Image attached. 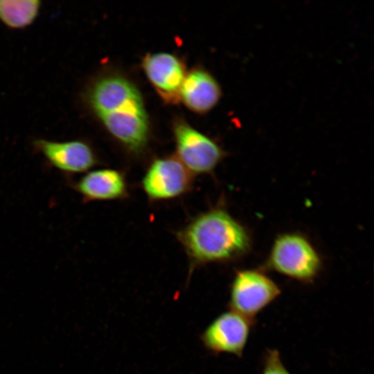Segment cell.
Wrapping results in <instances>:
<instances>
[{"label":"cell","instance_id":"6da1fadb","mask_svg":"<svg viewBox=\"0 0 374 374\" xmlns=\"http://www.w3.org/2000/svg\"><path fill=\"white\" fill-rule=\"evenodd\" d=\"M87 101L109 133L130 153L139 155L148 145L149 125L141 96L128 80L108 75L97 80Z\"/></svg>","mask_w":374,"mask_h":374},{"label":"cell","instance_id":"7a4b0ae2","mask_svg":"<svg viewBox=\"0 0 374 374\" xmlns=\"http://www.w3.org/2000/svg\"><path fill=\"white\" fill-rule=\"evenodd\" d=\"M188 260V278L196 268L226 262L247 254L251 238L246 228L222 207L191 218L176 232Z\"/></svg>","mask_w":374,"mask_h":374},{"label":"cell","instance_id":"3957f363","mask_svg":"<svg viewBox=\"0 0 374 374\" xmlns=\"http://www.w3.org/2000/svg\"><path fill=\"white\" fill-rule=\"evenodd\" d=\"M320 256L312 243L303 235H279L271 247L267 267L289 278L312 282L321 269Z\"/></svg>","mask_w":374,"mask_h":374},{"label":"cell","instance_id":"277c9868","mask_svg":"<svg viewBox=\"0 0 374 374\" xmlns=\"http://www.w3.org/2000/svg\"><path fill=\"white\" fill-rule=\"evenodd\" d=\"M280 294L278 285L258 269H240L230 286L229 308L253 320Z\"/></svg>","mask_w":374,"mask_h":374},{"label":"cell","instance_id":"5b68a950","mask_svg":"<svg viewBox=\"0 0 374 374\" xmlns=\"http://www.w3.org/2000/svg\"><path fill=\"white\" fill-rule=\"evenodd\" d=\"M193 177L175 156L159 157L149 164L141 186L150 202L168 201L188 193Z\"/></svg>","mask_w":374,"mask_h":374},{"label":"cell","instance_id":"8992f818","mask_svg":"<svg viewBox=\"0 0 374 374\" xmlns=\"http://www.w3.org/2000/svg\"><path fill=\"white\" fill-rule=\"evenodd\" d=\"M175 156L193 175L212 173L226 154L213 140L184 121L175 123Z\"/></svg>","mask_w":374,"mask_h":374},{"label":"cell","instance_id":"52a82bcc","mask_svg":"<svg viewBox=\"0 0 374 374\" xmlns=\"http://www.w3.org/2000/svg\"><path fill=\"white\" fill-rule=\"evenodd\" d=\"M253 320L229 310L217 317L200 335L203 346L214 354L243 355Z\"/></svg>","mask_w":374,"mask_h":374},{"label":"cell","instance_id":"ba28073f","mask_svg":"<svg viewBox=\"0 0 374 374\" xmlns=\"http://www.w3.org/2000/svg\"><path fill=\"white\" fill-rule=\"evenodd\" d=\"M33 146L50 166L67 175L86 173L98 163L94 150L83 141L37 139Z\"/></svg>","mask_w":374,"mask_h":374},{"label":"cell","instance_id":"9c48e42d","mask_svg":"<svg viewBox=\"0 0 374 374\" xmlns=\"http://www.w3.org/2000/svg\"><path fill=\"white\" fill-rule=\"evenodd\" d=\"M143 69L164 101L176 103L180 100V91L186 72L177 57L167 53L148 55L143 59Z\"/></svg>","mask_w":374,"mask_h":374},{"label":"cell","instance_id":"30bf717a","mask_svg":"<svg viewBox=\"0 0 374 374\" xmlns=\"http://www.w3.org/2000/svg\"><path fill=\"white\" fill-rule=\"evenodd\" d=\"M70 186L84 203L123 199L129 196L128 182L123 172L114 168L89 170Z\"/></svg>","mask_w":374,"mask_h":374},{"label":"cell","instance_id":"8fae6325","mask_svg":"<svg viewBox=\"0 0 374 374\" xmlns=\"http://www.w3.org/2000/svg\"><path fill=\"white\" fill-rule=\"evenodd\" d=\"M222 91L217 80L208 72L194 69L186 73L180 91V100L191 111L205 113L219 102Z\"/></svg>","mask_w":374,"mask_h":374},{"label":"cell","instance_id":"7c38bea8","mask_svg":"<svg viewBox=\"0 0 374 374\" xmlns=\"http://www.w3.org/2000/svg\"><path fill=\"white\" fill-rule=\"evenodd\" d=\"M40 3L37 0H0V20L10 28H24L35 21Z\"/></svg>","mask_w":374,"mask_h":374},{"label":"cell","instance_id":"4fadbf2b","mask_svg":"<svg viewBox=\"0 0 374 374\" xmlns=\"http://www.w3.org/2000/svg\"><path fill=\"white\" fill-rule=\"evenodd\" d=\"M264 360L262 374H291L283 364L277 350L267 349Z\"/></svg>","mask_w":374,"mask_h":374}]
</instances>
